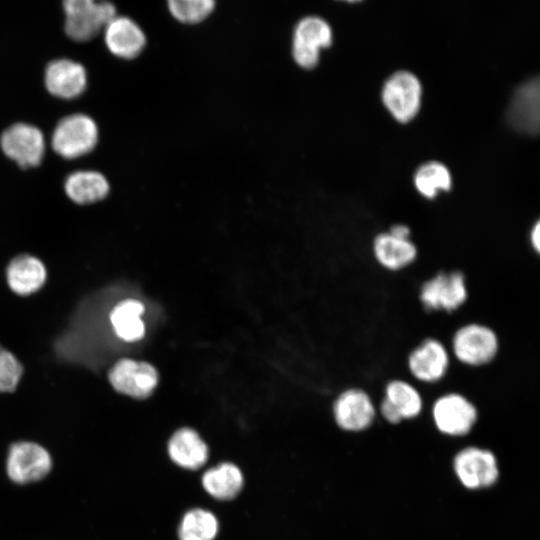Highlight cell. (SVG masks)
Returning <instances> with one entry per match:
<instances>
[{"label": "cell", "mask_w": 540, "mask_h": 540, "mask_svg": "<svg viewBox=\"0 0 540 540\" xmlns=\"http://www.w3.org/2000/svg\"><path fill=\"white\" fill-rule=\"evenodd\" d=\"M64 32L73 41L95 38L117 16L114 4L108 1L65 0Z\"/></svg>", "instance_id": "6da1fadb"}, {"label": "cell", "mask_w": 540, "mask_h": 540, "mask_svg": "<svg viewBox=\"0 0 540 540\" xmlns=\"http://www.w3.org/2000/svg\"><path fill=\"white\" fill-rule=\"evenodd\" d=\"M95 121L83 113L63 117L52 133L51 146L64 159H76L90 153L98 143Z\"/></svg>", "instance_id": "7a4b0ae2"}, {"label": "cell", "mask_w": 540, "mask_h": 540, "mask_svg": "<svg viewBox=\"0 0 540 540\" xmlns=\"http://www.w3.org/2000/svg\"><path fill=\"white\" fill-rule=\"evenodd\" d=\"M0 148L21 168L36 167L44 157L45 139L36 126L17 122L2 132Z\"/></svg>", "instance_id": "3957f363"}, {"label": "cell", "mask_w": 540, "mask_h": 540, "mask_svg": "<svg viewBox=\"0 0 540 540\" xmlns=\"http://www.w3.org/2000/svg\"><path fill=\"white\" fill-rule=\"evenodd\" d=\"M453 470L461 484L472 490L491 487L499 478L494 453L476 446L465 447L455 455Z\"/></svg>", "instance_id": "277c9868"}, {"label": "cell", "mask_w": 540, "mask_h": 540, "mask_svg": "<svg viewBox=\"0 0 540 540\" xmlns=\"http://www.w3.org/2000/svg\"><path fill=\"white\" fill-rule=\"evenodd\" d=\"M333 33L327 21L318 16H306L295 26L292 56L297 65L311 69L318 64L320 50L329 47Z\"/></svg>", "instance_id": "5b68a950"}, {"label": "cell", "mask_w": 540, "mask_h": 540, "mask_svg": "<svg viewBox=\"0 0 540 540\" xmlns=\"http://www.w3.org/2000/svg\"><path fill=\"white\" fill-rule=\"evenodd\" d=\"M382 101L392 116L407 122L415 117L421 105L422 87L411 72L401 70L393 73L382 88Z\"/></svg>", "instance_id": "8992f818"}, {"label": "cell", "mask_w": 540, "mask_h": 540, "mask_svg": "<svg viewBox=\"0 0 540 540\" xmlns=\"http://www.w3.org/2000/svg\"><path fill=\"white\" fill-rule=\"evenodd\" d=\"M456 358L470 366H481L491 362L498 352L495 332L482 324L472 323L459 328L452 340Z\"/></svg>", "instance_id": "52a82bcc"}, {"label": "cell", "mask_w": 540, "mask_h": 540, "mask_svg": "<svg viewBox=\"0 0 540 540\" xmlns=\"http://www.w3.org/2000/svg\"><path fill=\"white\" fill-rule=\"evenodd\" d=\"M468 296L462 272H441L421 287L420 300L427 311L452 312L464 304Z\"/></svg>", "instance_id": "ba28073f"}, {"label": "cell", "mask_w": 540, "mask_h": 540, "mask_svg": "<svg viewBox=\"0 0 540 540\" xmlns=\"http://www.w3.org/2000/svg\"><path fill=\"white\" fill-rule=\"evenodd\" d=\"M476 407L463 395L448 393L439 397L432 407L437 429L449 436L468 434L477 421Z\"/></svg>", "instance_id": "9c48e42d"}, {"label": "cell", "mask_w": 540, "mask_h": 540, "mask_svg": "<svg viewBox=\"0 0 540 540\" xmlns=\"http://www.w3.org/2000/svg\"><path fill=\"white\" fill-rule=\"evenodd\" d=\"M52 466L50 454L33 442L15 443L9 451L7 473L11 480L25 484L42 479Z\"/></svg>", "instance_id": "30bf717a"}, {"label": "cell", "mask_w": 540, "mask_h": 540, "mask_svg": "<svg viewBox=\"0 0 540 540\" xmlns=\"http://www.w3.org/2000/svg\"><path fill=\"white\" fill-rule=\"evenodd\" d=\"M109 381L118 392L138 398H147L158 382L156 369L147 362L121 359L109 371Z\"/></svg>", "instance_id": "8fae6325"}, {"label": "cell", "mask_w": 540, "mask_h": 540, "mask_svg": "<svg viewBox=\"0 0 540 540\" xmlns=\"http://www.w3.org/2000/svg\"><path fill=\"white\" fill-rule=\"evenodd\" d=\"M333 413L337 425L351 432H360L370 427L376 415L371 398L358 388L341 393L334 403Z\"/></svg>", "instance_id": "7c38bea8"}, {"label": "cell", "mask_w": 540, "mask_h": 540, "mask_svg": "<svg viewBox=\"0 0 540 540\" xmlns=\"http://www.w3.org/2000/svg\"><path fill=\"white\" fill-rule=\"evenodd\" d=\"M44 83L52 96L74 99L84 92L87 73L84 66L78 62L67 58L56 59L47 64Z\"/></svg>", "instance_id": "4fadbf2b"}, {"label": "cell", "mask_w": 540, "mask_h": 540, "mask_svg": "<svg viewBox=\"0 0 540 540\" xmlns=\"http://www.w3.org/2000/svg\"><path fill=\"white\" fill-rule=\"evenodd\" d=\"M104 42L114 56L130 60L140 55L146 36L131 18L116 16L104 29Z\"/></svg>", "instance_id": "5bb4252c"}, {"label": "cell", "mask_w": 540, "mask_h": 540, "mask_svg": "<svg viewBox=\"0 0 540 540\" xmlns=\"http://www.w3.org/2000/svg\"><path fill=\"white\" fill-rule=\"evenodd\" d=\"M449 356L444 345L436 339H426L408 357L411 374L422 382L433 383L446 373Z\"/></svg>", "instance_id": "9a60e30c"}, {"label": "cell", "mask_w": 540, "mask_h": 540, "mask_svg": "<svg viewBox=\"0 0 540 540\" xmlns=\"http://www.w3.org/2000/svg\"><path fill=\"white\" fill-rule=\"evenodd\" d=\"M539 80L534 78L521 84L508 107V121L517 130L529 134L539 129Z\"/></svg>", "instance_id": "2e32d148"}, {"label": "cell", "mask_w": 540, "mask_h": 540, "mask_svg": "<svg viewBox=\"0 0 540 540\" xmlns=\"http://www.w3.org/2000/svg\"><path fill=\"white\" fill-rule=\"evenodd\" d=\"M168 454L180 467L196 470L207 461L208 448L196 431L181 428L170 438Z\"/></svg>", "instance_id": "e0dca14e"}, {"label": "cell", "mask_w": 540, "mask_h": 540, "mask_svg": "<svg viewBox=\"0 0 540 540\" xmlns=\"http://www.w3.org/2000/svg\"><path fill=\"white\" fill-rule=\"evenodd\" d=\"M107 178L94 170H79L67 176L64 191L68 198L79 205L103 200L109 193Z\"/></svg>", "instance_id": "ac0fdd59"}, {"label": "cell", "mask_w": 540, "mask_h": 540, "mask_svg": "<svg viewBox=\"0 0 540 540\" xmlns=\"http://www.w3.org/2000/svg\"><path fill=\"white\" fill-rule=\"evenodd\" d=\"M46 270L36 257L20 255L14 258L7 268V281L10 288L19 295L34 293L45 282Z\"/></svg>", "instance_id": "d6986e66"}, {"label": "cell", "mask_w": 540, "mask_h": 540, "mask_svg": "<svg viewBox=\"0 0 540 540\" xmlns=\"http://www.w3.org/2000/svg\"><path fill=\"white\" fill-rule=\"evenodd\" d=\"M373 252L377 261L389 270H400L417 256V249L409 239L394 237L389 232L375 237Z\"/></svg>", "instance_id": "ffe728a7"}, {"label": "cell", "mask_w": 540, "mask_h": 540, "mask_svg": "<svg viewBox=\"0 0 540 540\" xmlns=\"http://www.w3.org/2000/svg\"><path fill=\"white\" fill-rule=\"evenodd\" d=\"M144 305L136 299L119 302L110 313V321L117 336L127 342H135L143 338L145 333L141 315Z\"/></svg>", "instance_id": "44dd1931"}, {"label": "cell", "mask_w": 540, "mask_h": 540, "mask_svg": "<svg viewBox=\"0 0 540 540\" xmlns=\"http://www.w3.org/2000/svg\"><path fill=\"white\" fill-rule=\"evenodd\" d=\"M202 485L212 497L229 500L242 489L243 475L236 465L222 463L204 473Z\"/></svg>", "instance_id": "7402d4cb"}, {"label": "cell", "mask_w": 540, "mask_h": 540, "mask_svg": "<svg viewBox=\"0 0 540 540\" xmlns=\"http://www.w3.org/2000/svg\"><path fill=\"white\" fill-rule=\"evenodd\" d=\"M385 399L402 419L414 418L422 410L421 395L411 384L403 380H393L386 385Z\"/></svg>", "instance_id": "603a6c76"}, {"label": "cell", "mask_w": 540, "mask_h": 540, "mask_svg": "<svg viewBox=\"0 0 540 540\" xmlns=\"http://www.w3.org/2000/svg\"><path fill=\"white\" fill-rule=\"evenodd\" d=\"M414 184L418 192L426 198H434L438 191L449 190L452 178L448 168L437 161L421 165L415 175Z\"/></svg>", "instance_id": "cb8c5ba5"}, {"label": "cell", "mask_w": 540, "mask_h": 540, "mask_svg": "<svg viewBox=\"0 0 540 540\" xmlns=\"http://www.w3.org/2000/svg\"><path fill=\"white\" fill-rule=\"evenodd\" d=\"M218 532L216 517L203 509L188 511L180 524V540H213Z\"/></svg>", "instance_id": "d4e9b609"}, {"label": "cell", "mask_w": 540, "mask_h": 540, "mask_svg": "<svg viewBox=\"0 0 540 540\" xmlns=\"http://www.w3.org/2000/svg\"><path fill=\"white\" fill-rule=\"evenodd\" d=\"M170 14L179 22L195 24L207 18L215 8L212 0H170Z\"/></svg>", "instance_id": "484cf974"}, {"label": "cell", "mask_w": 540, "mask_h": 540, "mask_svg": "<svg viewBox=\"0 0 540 540\" xmlns=\"http://www.w3.org/2000/svg\"><path fill=\"white\" fill-rule=\"evenodd\" d=\"M23 372L17 358L0 345V392L15 390Z\"/></svg>", "instance_id": "4316f807"}, {"label": "cell", "mask_w": 540, "mask_h": 540, "mask_svg": "<svg viewBox=\"0 0 540 540\" xmlns=\"http://www.w3.org/2000/svg\"><path fill=\"white\" fill-rule=\"evenodd\" d=\"M380 412L383 418L391 424H398L402 420L396 409L385 398L381 402Z\"/></svg>", "instance_id": "83f0119b"}, {"label": "cell", "mask_w": 540, "mask_h": 540, "mask_svg": "<svg viewBox=\"0 0 540 540\" xmlns=\"http://www.w3.org/2000/svg\"><path fill=\"white\" fill-rule=\"evenodd\" d=\"M389 233L400 239H409L410 229L404 224H396L390 228Z\"/></svg>", "instance_id": "f1b7e54d"}, {"label": "cell", "mask_w": 540, "mask_h": 540, "mask_svg": "<svg viewBox=\"0 0 540 540\" xmlns=\"http://www.w3.org/2000/svg\"><path fill=\"white\" fill-rule=\"evenodd\" d=\"M530 240L533 249L536 252H539L540 249V223L537 221L535 225L533 226L531 233H530Z\"/></svg>", "instance_id": "f546056e"}]
</instances>
